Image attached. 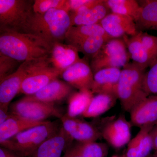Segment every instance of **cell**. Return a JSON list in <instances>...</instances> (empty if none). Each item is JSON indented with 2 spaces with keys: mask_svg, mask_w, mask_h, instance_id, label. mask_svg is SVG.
I'll return each instance as SVG.
<instances>
[{
  "mask_svg": "<svg viewBox=\"0 0 157 157\" xmlns=\"http://www.w3.org/2000/svg\"><path fill=\"white\" fill-rule=\"evenodd\" d=\"M51 49L48 43L33 34L0 30V54L20 63L49 55Z\"/></svg>",
  "mask_w": 157,
  "mask_h": 157,
  "instance_id": "1",
  "label": "cell"
},
{
  "mask_svg": "<svg viewBox=\"0 0 157 157\" xmlns=\"http://www.w3.org/2000/svg\"><path fill=\"white\" fill-rule=\"evenodd\" d=\"M70 27L69 13L63 9H53L44 14L34 13L22 33L37 36L51 47L65 40Z\"/></svg>",
  "mask_w": 157,
  "mask_h": 157,
  "instance_id": "2",
  "label": "cell"
},
{
  "mask_svg": "<svg viewBox=\"0 0 157 157\" xmlns=\"http://www.w3.org/2000/svg\"><path fill=\"white\" fill-rule=\"evenodd\" d=\"M145 70L132 62L124 66L121 71L117 97L125 111L130 112L133 107L149 96L143 87Z\"/></svg>",
  "mask_w": 157,
  "mask_h": 157,
  "instance_id": "3",
  "label": "cell"
},
{
  "mask_svg": "<svg viewBox=\"0 0 157 157\" xmlns=\"http://www.w3.org/2000/svg\"><path fill=\"white\" fill-rule=\"evenodd\" d=\"M56 124L50 121L18 133L0 143L1 147L21 157H30L43 142L56 134Z\"/></svg>",
  "mask_w": 157,
  "mask_h": 157,
  "instance_id": "4",
  "label": "cell"
},
{
  "mask_svg": "<svg viewBox=\"0 0 157 157\" xmlns=\"http://www.w3.org/2000/svg\"><path fill=\"white\" fill-rule=\"evenodd\" d=\"M34 1L0 0V30L23 33L33 14Z\"/></svg>",
  "mask_w": 157,
  "mask_h": 157,
  "instance_id": "5",
  "label": "cell"
},
{
  "mask_svg": "<svg viewBox=\"0 0 157 157\" xmlns=\"http://www.w3.org/2000/svg\"><path fill=\"white\" fill-rule=\"evenodd\" d=\"M130 57L122 38L108 40L100 51L93 57L91 68L95 73L106 68H123L128 64Z\"/></svg>",
  "mask_w": 157,
  "mask_h": 157,
  "instance_id": "6",
  "label": "cell"
},
{
  "mask_svg": "<svg viewBox=\"0 0 157 157\" xmlns=\"http://www.w3.org/2000/svg\"><path fill=\"white\" fill-rule=\"evenodd\" d=\"M39 59L23 62L14 73L0 81V108L9 109V104L19 94L23 82L36 66Z\"/></svg>",
  "mask_w": 157,
  "mask_h": 157,
  "instance_id": "7",
  "label": "cell"
},
{
  "mask_svg": "<svg viewBox=\"0 0 157 157\" xmlns=\"http://www.w3.org/2000/svg\"><path fill=\"white\" fill-rule=\"evenodd\" d=\"M60 75L61 73L52 67L48 56L25 77L19 93L26 96L36 94L52 81L57 79Z\"/></svg>",
  "mask_w": 157,
  "mask_h": 157,
  "instance_id": "8",
  "label": "cell"
},
{
  "mask_svg": "<svg viewBox=\"0 0 157 157\" xmlns=\"http://www.w3.org/2000/svg\"><path fill=\"white\" fill-rule=\"evenodd\" d=\"M10 114L30 120L42 121L51 117H62L61 113L54 104L21 99L10 107Z\"/></svg>",
  "mask_w": 157,
  "mask_h": 157,
  "instance_id": "9",
  "label": "cell"
},
{
  "mask_svg": "<svg viewBox=\"0 0 157 157\" xmlns=\"http://www.w3.org/2000/svg\"><path fill=\"white\" fill-rule=\"evenodd\" d=\"M131 124L123 115L117 118L107 117L100 131L101 136L109 145L115 148H121L131 140Z\"/></svg>",
  "mask_w": 157,
  "mask_h": 157,
  "instance_id": "10",
  "label": "cell"
},
{
  "mask_svg": "<svg viewBox=\"0 0 157 157\" xmlns=\"http://www.w3.org/2000/svg\"><path fill=\"white\" fill-rule=\"evenodd\" d=\"M110 12L104 0H90L86 5L69 13L71 26L98 24Z\"/></svg>",
  "mask_w": 157,
  "mask_h": 157,
  "instance_id": "11",
  "label": "cell"
},
{
  "mask_svg": "<svg viewBox=\"0 0 157 157\" xmlns=\"http://www.w3.org/2000/svg\"><path fill=\"white\" fill-rule=\"evenodd\" d=\"M63 128L72 139L79 143L95 142L102 137L100 130L89 123L72 117L67 114L61 118Z\"/></svg>",
  "mask_w": 157,
  "mask_h": 157,
  "instance_id": "12",
  "label": "cell"
},
{
  "mask_svg": "<svg viewBox=\"0 0 157 157\" xmlns=\"http://www.w3.org/2000/svg\"><path fill=\"white\" fill-rule=\"evenodd\" d=\"M100 24L105 33L112 38L132 36L138 33L135 21L132 17L122 14L111 12Z\"/></svg>",
  "mask_w": 157,
  "mask_h": 157,
  "instance_id": "13",
  "label": "cell"
},
{
  "mask_svg": "<svg viewBox=\"0 0 157 157\" xmlns=\"http://www.w3.org/2000/svg\"><path fill=\"white\" fill-rule=\"evenodd\" d=\"M131 123L140 128L157 123V95L147 97L129 112Z\"/></svg>",
  "mask_w": 157,
  "mask_h": 157,
  "instance_id": "14",
  "label": "cell"
},
{
  "mask_svg": "<svg viewBox=\"0 0 157 157\" xmlns=\"http://www.w3.org/2000/svg\"><path fill=\"white\" fill-rule=\"evenodd\" d=\"M61 75L65 81L79 90H91L94 74L85 60L82 59L65 70Z\"/></svg>",
  "mask_w": 157,
  "mask_h": 157,
  "instance_id": "15",
  "label": "cell"
},
{
  "mask_svg": "<svg viewBox=\"0 0 157 157\" xmlns=\"http://www.w3.org/2000/svg\"><path fill=\"white\" fill-rule=\"evenodd\" d=\"M49 59L53 67L62 73L68 68L80 61L78 52L70 44L56 42L51 46Z\"/></svg>",
  "mask_w": 157,
  "mask_h": 157,
  "instance_id": "16",
  "label": "cell"
},
{
  "mask_svg": "<svg viewBox=\"0 0 157 157\" xmlns=\"http://www.w3.org/2000/svg\"><path fill=\"white\" fill-rule=\"evenodd\" d=\"M72 88L70 85L56 79L31 95L26 96L22 99L25 101H36L43 103L54 104L69 95Z\"/></svg>",
  "mask_w": 157,
  "mask_h": 157,
  "instance_id": "17",
  "label": "cell"
},
{
  "mask_svg": "<svg viewBox=\"0 0 157 157\" xmlns=\"http://www.w3.org/2000/svg\"><path fill=\"white\" fill-rule=\"evenodd\" d=\"M121 71L119 68H106L94 73L91 88L93 94L108 93L117 97V86Z\"/></svg>",
  "mask_w": 157,
  "mask_h": 157,
  "instance_id": "18",
  "label": "cell"
},
{
  "mask_svg": "<svg viewBox=\"0 0 157 157\" xmlns=\"http://www.w3.org/2000/svg\"><path fill=\"white\" fill-rule=\"evenodd\" d=\"M154 126L140 128L135 137L128 144L125 157H148L153 149L150 132Z\"/></svg>",
  "mask_w": 157,
  "mask_h": 157,
  "instance_id": "19",
  "label": "cell"
},
{
  "mask_svg": "<svg viewBox=\"0 0 157 157\" xmlns=\"http://www.w3.org/2000/svg\"><path fill=\"white\" fill-rule=\"evenodd\" d=\"M48 121L30 120L9 113L8 118L0 125V143L14 137L18 133Z\"/></svg>",
  "mask_w": 157,
  "mask_h": 157,
  "instance_id": "20",
  "label": "cell"
},
{
  "mask_svg": "<svg viewBox=\"0 0 157 157\" xmlns=\"http://www.w3.org/2000/svg\"><path fill=\"white\" fill-rule=\"evenodd\" d=\"M69 136L63 128L38 147L30 157H61Z\"/></svg>",
  "mask_w": 157,
  "mask_h": 157,
  "instance_id": "21",
  "label": "cell"
},
{
  "mask_svg": "<svg viewBox=\"0 0 157 157\" xmlns=\"http://www.w3.org/2000/svg\"><path fill=\"white\" fill-rule=\"evenodd\" d=\"M122 39L126 45L130 59L134 63L146 69L156 60L144 47L138 33L135 36H125Z\"/></svg>",
  "mask_w": 157,
  "mask_h": 157,
  "instance_id": "22",
  "label": "cell"
},
{
  "mask_svg": "<svg viewBox=\"0 0 157 157\" xmlns=\"http://www.w3.org/2000/svg\"><path fill=\"white\" fill-rule=\"evenodd\" d=\"M138 2L140 11L135 21L137 32L157 30V0H145Z\"/></svg>",
  "mask_w": 157,
  "mask_h": 157,
  "instance_id": "23",
  "label": "cell"
},
{
  "mask_svg": "<svg viewBox=\"0 0 157 157\" xmlns=\"http://www.w3.org/2000/svg\"><path fill=\"white\" fill-rule=\"evenodd\" d=\"M96 36H108L100 24L73 26L70 27L67 32L65 40L67 44L74 46L84 39Z\"/></svg>",
  "mask_w": 157,
  "mask_h": 157,
  "instance_id": "24",
  "label": "cell"
},
{
  "mask_svg": "<svg viewBox=\"0 0 157 157\" xmlns=\"http://www.w3.org/2000/svg\"><path fill=\"white\" fill-rule=\"evenodd\" d=\"M117 96L108 93L98 94L93 97L87 109L82 113L86 118L96 117L102 115L114 106Z\"/></svg>",
  "mask_w": 157,
  "mask_h": 157,
  "instance_id": "25",
  "label": "cell"
},
{
  "mask_svg": "<svg viewBox=\"0 0 157 157\" xmlns=\"http://www.w3.org/2000/svg\"><path fill=\"white\" fill-rule=\"evenodd\" d=\"M94 97V94L89 90H79L73 94L69 99L67 114L72 117L82 115Z\"/></svg>",
  "mask_w": 157,
  "mask_h": 157,
  "instance_id": "26",
  "label": "cell"
},
{
  "mask_svg": "<svg viewBox=\"0 0 157 157\" xmlns=\"http://www.w3.org/2000/svg\"><path fill=\"white\" fill-rule=\"evenodd\" d=\"M111 12L132 17L136 20L140 12V6L135 0H104Z\"/></svg>",
  "mask_w": 157,
  "mask_h": 157,
  "instance_id": "27",
  "label": "cell"
},
{
  "mask_svg": "<svg viewBox=\"0 0 157 157\" xmlns=\"http://www.w3.org/2000/svg\"><path fill=\"white\" fill-rule=\"evenodd\" d=\"M111 39L113 38L109 36H94L84 39L74 47L78 52L93 58L100 51L104 44Z\"/></svg>",
  "mask_w": 157,
  "mask_h": 157,
  "instance_id": "28",
  "label": "cell"
},
{
  "mask_svg": "<svg viewBox=\"0 0 157 157\" xmlns=\"http://www.w3.org/2000/svg\"><path fill=\"white\" fill-rule=\"evenodd\" d=\"M83 157H107L108 147L105 143L92 142L76 144Z\"/></svg>",
  "mask_w": 157,
  "mask_h": 157,
  "instance_id": "29",
  "label": "cell"
},
{
  "mask_svg": "<svg viewBox=\"0 0 157 157\" xmlns=\"http://www.w3.org/2000/svg\"><path fill=\"white\" fill-rule=\"evenodd\" d=\"M143 87L148 95H157V59L150 66V69L144 76Z\"/></svg>",
  "mask_w": 157,
  "mask_h": 157,
  "instance_id": "30",
  "label": "cell"
},
{
  "mask_svg": "<svg viewBox=\"0 0 157 157\" xmlns=\"http://www.w3.org/2000/svg\"><path fill=\"white\" fill-rule=\"evenodd\" d=\"M66 0H35L33 4L34 13L44 14L53 9L64 10Z\"/></svg>",
  "mask_w": 157,
  "mask_h": 157,
  "instance_id": "31",
  "label": "cell"
},
{
  "mask_svg": "<svg viewBox=\"0 0 157 157\" xmlns=\"http://www.w3.org/2000/svg\"><path fill=\"white\" fill-rule=\"evenodd\" d=\"M19 63L12 58L0 54V81L14 73L19 68Z\"/></svg>",
  "mask_w": 157,
  "mask_h": 157,
  "instance_id": "32",
  "label": "cell"
},
{
  "mask_svg": "<svg viewBox=\"0 0 157 157\" xmlns=\"http://www.w3.org/2000/svg\"><path fill=\"white\" fill-rule=\"evenodd\" d=\"M138 34L144 47L152 56L157 59V36L142 32H138Z\"/></svg>",
  "mask_w": 157,
  "mask_h": 157,
  "instance_id": "33",
  "label": "cell"
},
{
  "mask_svg": "<svg viewBox=\"0 0 157 157\" xmlns=\"http://www.w3.org/2000/svg\"><path fill=\"white\" fill-rule=\"evenodd\" d=\"M63 157H83L77 147V145L68 150Z\"/></svg>",
  "mask_w": 157,
  "mask_h": 157,
  "instance_id": "34",
  "label": "cell"
},
{
  "mask_svg": "<svg viewBox=\"0 0 157 157\" xmlns=\"http://www.w3.org/2000/svg\"><path fill=\"white\" fill-rule=\"evenodd\" d=\"M150 134L152 140L153 149L155 151L156 153L157 154V123L152 129Z\"/></svg>",
  "mask_w": 157,
  "mask_h": 157,
  "instance_id": "35",
  "label": "cell"
},
{
  "mask_svg": "<svg viewBox=\"0 0 157 157\" xmlns=\"http://www.w3.org/2000/svg\"><path fill=\"white\" fill-rule=\"evenodd\" d=\"M0 157H21L14 152L1 147L0 148Z\"/></svg>",
  "mask_w": 157,
  "mask_h": 157,
  "instance_id": "36",
  "label": "cell"
},
{
  "mask_svg": "<svg viewBox=\"0 0 157 157\" xmlns=\"http://www.w3.org/2000/svg\"><path fill=\"white\" fill-rule=\"evenodd\" d=\"M8 109L5 108H0V125L6 121L9 116Z\"/></svg>",
  "mask_w": 157,
  "mask_h": 157,
  "instance_id": "37",
  "label": "cell"
},
{
  "mask_svg": "<svg viewBox=\"0 0 157 157\" xmlns=\"http://www.w3.org/2000/svg\"><path fill=\"white\" fill-rule=\"evenodd\" d=\"M112 157H125V156L114 155Z\"/></svg>",
  "mask_w": 157,
  "mask_h": 157,
  "instance_id": "38",
  "label": "cell"
},
{
  "mask_svg": "<svg viewBox=\"0 0 157 157\" xmlns=\"http://www.w3.org/2000/svg\"><path fill=\"white\" fill-rule=\"evenodd\" d=\"M153 157H157V154L156 153L155 155H154Z\"/></svg>",
  "mask_w": 157,
  "mask_h": 157,
  "instance_id": "39",
  "label": "cell"
},
{
  "mask_svg": "<svg viewBox=\"0 0 157 157\" xmlns=\"http://www.w3.org/2000/svg\"><path fill=\"white\" fill-rule=\"evenodd\" d=\"M157 154V153H156Z\"/></svg>",
  "mask_w": 157,
  "mask_h": 157,
  "instance_id": "40",
  "label": "cell"
}]
</instances>
